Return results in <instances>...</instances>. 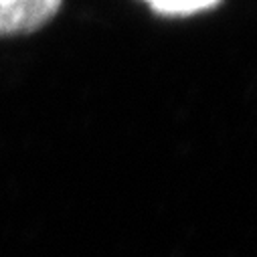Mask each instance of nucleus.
Masks as SVG:
<instances>
[{
	"label": "nucleus",
	"mask_w": 257,
	"mask_h": 257,
	"mask_svg": "<svg viewBox=\"0 0 257 257\" xmlns=\"http://www.w3.org/2000/svg\"><path fill=\"white\" fill-rule=\"evenodd\" d=\"M148 7L160 17H190L217 9L219 3H148Z\"/></svg>",
	"instance_id": "f03ea898"
},
{
	"label": "nucleus",
	"mask_w": 257,
	"mask_h": 257,
	"mask_svg": "<svg viewBox=\"0 0 257 257\" xmlns=\"http://www.w3.org/2000/svg\"><path fill=\"white\" fill-rule=\"evenodd\" d=\"M61 7L57 0H0V37L35 33L45 27Z\"/></svg>",
	"instance_id": "f257e3e1"
}]
</instances>
